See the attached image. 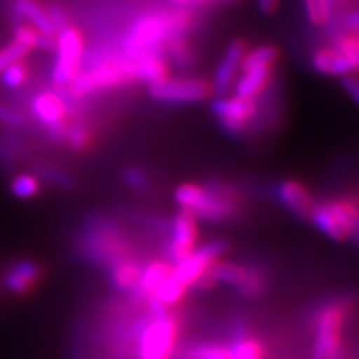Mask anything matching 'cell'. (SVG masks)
<instances>
[{
  "instance_id": "6da1fadb",
  "label": "cell",
  "mask_w": 359,
  "mask_h": 359,
  "mask_svg": "<svg viewBox=\"0 0 359 359\" xmlns=\"http://www.w3.org/2000/svg\"><path fill=\"white\" fill-rule=\"evenodd\" d=\"M188 22L185 12L145 13L137 17L122 40L125 57L135 60L148 53H160L161 45L182 39Z\"/></svg>"
},
{
  "instance_id": "7a4b0ae2",
  "label": "cell",
  "mask_w": 359,
  "mask_h": 359,
  "mask_svg": "<svg viewBox=\"0 0 359 359\" xmlns=\"http://www.w3.org/2000/svg\"><path fill=\"white\" fill-rule=\"evenodd\" d=\"M80 250L90 263L107 268L118 259L132 257V248L122 228L103 217L90 218L85 224L80 235Z\"/></svg>"
},
{
  "instance_id": "3957f363",
  "label": "cell",
  "mask_w": 359,
  "mask_h": 359,
  "mask_svg": "<svg viewBox=\"0 0 359 359\" xmlns=\"http://www.w3.org/2000/svg\"><path fill=\"white\" fill-rule=\"evenodd\" d=\"M309 219L331 240H348L353 236L359 222V200L343 196L314 203Z\"/></svg>"
},
{
  "instance_id": "277c9868",
  "label": "cell",
  "mask_w": 359,
  "mask_h": 359,
  "mask_svg": "<svg viewBox=\"0 0 359 359\" xmlns=\"http://www.w3.org/2000/svg\"><path fill=\"white\" fill-rule=\"evenodd\" d=\"M349 304L344 299H336L323 306L316 318V338H314V359H339L341 334L346 320Z\"/></svg>"
},
{
  "instance_id": "5b68a950",
  "label": "cell",
  "mask_w": 359,
  "mask_h": 359,
  "mask_svg": "<svg viewBox=\"0 0 359 359\" xmlns=\"http://www.w3.org/2000/svg\"><path fill=\"white\" fill-rule=\"evenodd\" d=\"M132 79L130 58H107L95 67L79 72V75L69 83L72 95L83 97L98 90L116 87Z\"/></svg>"
},
{
  "instance_id": "8992f818",
  "label": "cell",
  "mask_w": 359,
  "mask_h": 359,
  "mask_svg": "<svg viewBox=\"0 0 359 359\" xmlns=\"http://www.w3.org/2000/svg\"><path fill=\"white\" fill-rule=\"evenodd\" d=\"M55 60L52 67L53 83L65 87L79 75L83 57V39L75 27H65L55 35Z\"/></svg>"
},
{
  "instance_id": "52a82bcc",
  "label": "cell",
  "mask_w": 359,
  "mask_h": 359,
  "mask_svg": "<svg viewBox=\"0 0 359 359\" xmlns=\"http://www.w3.org/2000/svg\"><path fill=\"white\" fill-rule=\"evenodd\" d=\"M178 336V323L173 316L151 318L140 333L142 359H170Z\"/></svg>"
},
{
  "instance_id": "ba28073f",
  "label": "cell",
  "mask_w": 359,
  "mask_h": 359,
  "mask_svg": "<svg viewBox=\"0 0 359 359\" xmlns=\"http://www.w3.org/2000/svg\"><path fill=\"white\" fill-rule=\"evenodd\" d=\"M188 213L208 223L230 222L238 215V198L230 188L223 185L205 187L200 203Z\"/></svg>"
},
{
  "instance_id": "9c48e42d",
  "label": "cell",
  "mask_w": 359,
  "mask_h": 359,
  "mask_svg": "<svg viewBox=\"0 0 359 359\" xmlns=\"http://www.w3.org/2000/svg\"><path fill=\"white\" fill-rule=\"evenodd\" d=\"M228 245L226 241L223 240H213L205 243L200 248H195L190 255L182 262L173 264L172 275L177 278V280L182 283L185 288H191L195 285L196 280L203 275V273L208 269L210 264L222 257V255L226 251Z\"/></svg>"
},
{
  "instance_id": "30bf717a",
  "label": "cell",
  "mask_w": 359,
  "mask_h": 359,
  "mask_svg": "<svg viewBox=\"0 0 359 359\" xmlns=\"http://www.w3.org/2000/svg\"><path fill=\"white\" fill-rule=\"evenodd\" d=\"M151 97L165 103H195L212 93V85L200 79H163L150 85Z\"/></svg>"
},
{
  "instance_id": "8fae6325",
  "label": "cell",
  "mask_w": 359,
  "mask_h": 359,
  "mask_svg": "<svg viewBox=\"0 0 359 359\" xmlns=\"http://www.w3.org/2000/svg\"><path fill=\"white\" fill-rule=\"evenodd\" d=\"M212 111L217 116L219 125L226 133L238 135L248 127L255 114H257V103L250 98L218 95L212 102Z\"/></svg>"
},
{
  "instance_id": "7c38bea8",
  "label": "cell",
  "mask_w": 359,
  "mask_h": 359,
  "mask_svg": "<svg viewBox=\"0 0 359 359\" xmlns=\"http://www.w3.org/2000/svg\"><path fill=\"white\" fill-rule=\"evenodd\" d=\"M30 111L40 123L48 128L53 138L65 140L67 107L57 93L40 92L30 102Z\"/></svg>"
},
{
  "instance_id": "4fadbf2b",
  "label": "cell",
  "mask_w": 359,
  "mask_h": 359,
  "mask_svg": "<svg viewBox=\"0 0 359 359\" xmlns=\"http://www.w3.org/2000/svg\"><path fill=\"white\" fill-rule=\"evenodd\" d=\"M170 230H172V238L167 246V258L172 264H177L196 248V240H198L196 218L185 210H180L172 219Z\"/></svg>"
},
{
  "instance_id": "5bb4252c",
  "label": "cell",
  "mask_w": 359,
  "mask_h": 359,
  "mask_svg": "<svg viewBox=\"0 0 359 359\" xmlns=\"http://www.w3.org/2000/svg\"><path fill=\"white\" fill-rule=\"evenodd\" d=\"M276 198L290 213L302 219H309L316 203L308 188L296 180H283L278 183Z\"/></svg>"
},
{
  "instance_id": "9a60e30c",
  "label": "cell",
  "mask_w": 359,
  "mask_h": 359,
  "mask_svg": "<svg viewBox=\"0 0 359 359\" xmlns=\"http://www.w3.org/2000/svg\"><path fill=\"white\" fill-rule=\"evenodd\" d=\"M245 52V43L240 42V40H235V42L228 45L217 70H215L212 92L217 93V95H224L226 93V90L235 82Z\"/></svg>"
},
{
  "instance_id": "2e32d148",
  "label": "cell",
  "mask_w": 359,
  "mask_h": 359,
  "mask_svg": "<svg viewBox=\"0 0 359 359\" xmlns=\"http://www.w3.org/2000/svg\"><path fill=\"white\" fill-rule=\"evenodd\" d=\"M40 280V266L32 259H17L4 275V285L11 293L25 294Z\"/></svg>"
},
{
  "instance_id": "e0dca14e",
  "label": "cell",
  "mask_w": 359,
  "mask_h": 359,
  "mask_svg": "<svg viewBox=\"0 0 359 359\" xmlns=\"http://www.w3.org/2000/svg\"><path fill=\"white\" fill-rule=\"evenodd\" d=\"M271 65H259L243 69L240 77L235 79V82L231 85L233 93H235L236 97L255 100V98L266 88L269 79H271Z\"/></svg>"
},
{
  "instance_id": "ac0fdd59",
  "label": "cell",
  "mask_w": 359,
  "mask_h": 359,
  "mask_svg": "<svg viewBox=\"0 0 359 359\" xmlns=\"http://www.w3.org/2000/svg\"><path fill=\"white\" fill-rule=\"evenodd\" d=\"M107 269H109L110 285L114 286L118 293H137L138 281H140L142 275V264L133 257L118 259V262L114 263Z\"/></svg>"
},
{
  "instance_id": "d6986e66",
  "label": "cell",
  "mask_w": 359,
  "mask_h": 359,
  "mask_svg": "<svg viewBox=\"0 0 359 359\" xmlns=\"http://www.w3.org/2000/svg\"><path fill=\"white\" fill-rule=\"evenodd\" d=\"M311 65L313 69L320 72V74L338 75V77H344V75L354 74V72H356L351 62H349L343 53L336 50L333 45L314 52L311 57Z\"/></svg>"
},
{
  "instance_id": "ffe728a7",
  "label": "cell",
  "mask_w": 359,
  "mask_h": 359,
  "mask_svg": "<svg viewBox=\"0 0 359 359\" xmlns=\"http://www.w3.org/2000/svg\"><path fill=\"white\" fill-rule=\"evenodd\" d=\"M13 12H15L17 17H20L22 20L29 22V25L34 27L35 30H39L40 34L52 39L57 35V30L50 22L47 8L40 6L37 0H15V2H13Z\"/></svg>"
},
{
  "instance_id": "44dd1931",
  "label": "cell",
  "mask_w": 359,
  "mask_h": 359,
  "mask_svg": "<svg viewBox=\"0 0 359 359\" xmlns=\"http://www.w3.org/2000/svg\"><path fill=\"white\" fill-rule=\"evenodd\" d=\"M132 79L154 85L168 77V69L160 53H148L145 57L130 60Z\"/></svg>"
},
{
  "instance_id": "7402d4cb",
  "label": "cell",
  "mask_w": 359,
  "mask_h": 359,
  "mask_svg": "<svg viewBox=\"0 0 359 359\" xmlns=\"http://www.w3.org/2000/svg\"><path fill=\"white\" fill-rule=\"evenodd\" d=\"M172 269L173 264L170 262H163V259H154V262L147 263L145 266H142L140 281H138L137 293L133 296L145 299L147 296L154 293L156 286H158L165 278L172 275Z\"/></svg>"
},
{
  "instance_id": "603a6c76",
  "label": "cell",
  "mask_w": 359,
  "mask_h": 359,
  "mask_svg": "<svg viewBox=\"0 0 359 359\" xmlns=\"http://www.w3.org/2000/svg\"><path fill=\"white\" fill-rule=\"evenodd\" d=\"M264 348L258 339L246 336L245 331H236L230 344V359H263Z\"/></svg>"
},
{
  "instance_id": "cb8c5ba5",
  "label": "cell",
  "mask_w": 359,
  "mask_h": 359,
  "mask_svg": "<svg viewBox=\"0 0 359 359\" xmlns=\"http://www.w3.org/2000/svg\"><path fill=\"white\" fill-rule=\"evenodd\" d=\"M182 359H230V346L219 343H195L183 351Z\"/></svg>"
},
{
  "instance_id": "d4e9b609",
  "label": "cell",
  "mask_w": 359,
  "mask_h": 359,
  "mask_svg": "<svg viewBox=\"0 0 359 359\" xmlns=\"http://www.w3.org/2000/svg\"><path fill=\"white\" fill-rule=\"evenodd\" d=\"M185 293H187L185 286H183L173 275H168L158 286H156L151 294H154L160 303H163L165 306L168 308L182 302V298L185 296Z\"/></svg>"
},
{
  "instance_id": "484cf974",
  "label": "cell",
  "mask_w": 359,
  "mask_h": 359,
  "mask_svg": "<svg viewBox=\"0 0 359 359\" xmlns=\"http://www.w3.org/2000/svg\"><path fill=\"white\" fill-rule=\"evenodd\" d=\"M278 58V50L273 45H259L251 52H245L243 60H241V70L250 69V67L271 65Z\"/></svg>"
},
{
  "instance_id": "4316f807",
  "label": "cell",
  "mask_w": 359,
  "mask_h": 359,
  "mask_svg": "<svg viewBox=\"0 0 359 359\" xmlns=\"http://www.w3.org/2000/svg\"><path fill=\"white\" fill-rule=\"evenodd\" d=\"M203 191L205 187L195 185V183H183V185H180L177 190H175L173 196L177 205H180V208L191 212V210L200 203Z\"/></svg>"
},
{
  "instance_id": "83f0119b",
  "label": "cell",
  "mask_w": 359,
  "mask_h": 359,
  "mask_svg": "<svg viewBox=\"0 0 359 359\" xmlns=\"http://www.w3.org/2000/svg\"><path fill=\"white\" fill-rule=\"evenodd\" d=\"M11 190L13 196L22 200H30L37 195L40 190V183L35 175L32 173H20L13 177L11 182Z\"/></svg>"
},
{
  "instance_id": "f1b7e54d",
  "label": "cell",
  "mask_w": 359,
  "mask_h": 359,
  "mask_svg": "<svg viewBox=\"0 0 359 359\" xmlns=\"http://www.w3.org/2000/svg\"><path fill=\"white\" fill-rule=\"evenodd\" d=\"M264 286H266V278H264L263 271L258 268H248V273H246L245 281L238 286V293L245 298H257L264 291Z\"/></svg>"
},
{
  "instance_id": "f546056e",
  "label": "cell",
  "mask_w": 359,
  "mask_h": 359,
  "mask_svg": "<svg viewBox=\"0 0 359 359\" xmlns=\"http://www.w3.org/2000/svg\"><path fill=\"white\" fill-rule=\"evenodd\" d=\"M333 47L351 62L354 69H359V34L346 32L344 35H341V37L334 40Z\"/></svg>"
},
{
  "instance_id": "4dcf8cb0",
  "label": "cell",
  "mask_w": 359,
  "mask_h": 359,
  "mask_svg": "<svg viewBox=\"0 0 359 359\" xmlns=\"http://www.w3.org/2000/svg\"><path fill=\"white\" fill-rule=\"evenodd\" d=\"M304 11L311 24L323 25L331 19L333 13V4L331 0H303Z\"/></svg>"
},
{
  "instance_id": "1f68e13d",
  "label": "cell",
  "mask_w": 359,
  "mask_h": 359,
  "mask_svg": "<svg viewBox=\"0 0 359 359\" xmlns=\"http://www.w3.org/2000/svg\"><path fill=\"white\" fill-rule=\"evenodd\" d=\"M0 74H2L4 85H7L8 88H19L25 83L27 77H29V69H27V65L20 60L8 65L7 69H4Z\"/></svg>"
},
{
  "instance_id": "d6a6232c",
  "label": "cell",
  "mask_w": 359,
  "mask_h": 359,
  "mask_svg": "<svg viewBox=\"0 0 359 359\" xmlns=\"http://www.w3.org/2000/svg\"><path fill=\"white\" fill-rule=\"evenodd\" d=\"M29 52L30 50L25 47V45L17 42V40H12V42L7 43L6 47L0 48V72L7 69L8 65L15 64V62L24 60V57Z\"/></svg>"
},
{
  "instance_id": "836d02e7",
  "label": "cell",
  "mask_w": 359,
  "mask_h": 359,
  "mask_svg": "<svg viewBox=\"0 0 359 359\" xmlns=\"http://www.w3.org/2000/svg\"><path fill=\"white\" fill-rule=\"evenodd\" d=\"M65 140L69 142V145L74 150H83L90 142V133L85 125L82 123H74L70 127H67Z\"/></svg>"
},
{
  "instance_id": "e575fe53",
  "label": "cell",
  "mask_w": 359,
  "mask_h": 359,
  "mask_svg": "<svg viewBox=\"0 0 359 359\" xmlns=\"http://www.w3.org/2000/svg\"><path fill=\"white\" fill-rule=\"evenodd\" d=\"M37 172L40 177L43 180H47V182L53 183V185L57 187H62V188H70L72 187V180L67 177V173L60 172V170H55V168H50V167H39Z\"/></svg>"
},
{
  "instance_id": "d590c367",
  "label": "cell",
  "mask_w": 359,
  "mask_h": 359,
  "mask_svg": "<svg viewBox=\"0 0 359 359\" xmlns=\"http://www.w3.org/2000/svg\"><path fill=\"white\" fill-rule=\"evenodd\" d=\"M123 180L130 188H133V190L142 191L148 187V180L140 168H135V167L127 168L123 172Z\"/></svg>"
},
{
  "instance_id": "8d00e7d4",
  "label": "cell",
  "mask_w": 359,
  "mask_h": 359,
  "mask_svg": "<svg viewBox=\"0 0 359 359\" xmlns=\"http://www.w3.org/2000/svg\"><path fill=\"white\" fill-rule=\"evenodd\" d=\"M24 120L25 118L19 114V111L0 103V123L7 125V127H22V125L25 123Z\"/></svg>"
},
{
  "instance_id": "74e56055",
  "label": "cell",
  "mask_w": 359,
  "mask_h": 359,
  "mask_svg": "<svg viewBox=\"0 0 359 359\" xmlns=\"http://www.w3.org/2000/svg\"><path fill=\"white\" fill-rule=\"evenodd\" d=\"M341 87L348 93V97L359 107V77L349 74L341 77Z\"/></svg>"
},
{
  "instance_id": "f35d334b",
  "label": "cell",
  "mask_w": 359,
  "mask_h": 359,
  "mask_svg": "<svg viewBox=\"0 0 359 359\" xmlns=\"http://www.w3.org/2000/svg\"><path fill=\"white\" fill-rule=\"evenodd\" d=\"M47 13H48V17H50V22L53 24V27H55L57 32H60L62 29L69 27V19H67V13L62 7H58V6L48 7Z\"/></svg>"
},
{
  "instance_id": "ab89813d",
  "label": "cell",
  "mask_w": 359,
  "mask_h": 359,
  "mask_svg": "<svg viewBox=\"0 0 359 359\" xmlns=\"http://www.w3.org/2000/svg\"><path fill=\"white\" fill-rule=\"evenodd\" d=\"M343 29L346 32H356L359 34V8L358 11L349 12L343 19Z\"/></svg>"
},
{
  "instance_id": "60d3db41",
  "label": "cell",
  "mask_w": 359,
  "mask_h": 359,
  "mask_svg": "<svg viewBox=\"0 0 359 359\" xmlns=\"http://www.w3.org/2000/svg\"><path fill=\"white\" fill-rule=\"evenodd\" d=\"M257 4L263 13H273L278 7V0H257Z\"/></svg>"
},
{
  "instance_id": "b9f144b4",
  "label": "cell",
  "mask_w": 359,
  "mask_h": 359,
  "mask_svg": "<svg viewBox=\"0 0 359 359\" xmlns=\"http://www.w3.org/2000/svg\"><path fill=\"white\" fill-rule=\"evenodd\" d=\"M167 2L173 4V6H177V7H182V6H187L188 0H167Z\"/></svg>"
},
{
  "instance_id": "7bdbcfd3",
  "label": "cell",
  "mask_w": 359,
  "mask_h": 359,
  "mask_svg": "<svg viewBox=\"0 0 359 359\" xmlns=\"http://www.w3.org/2000/svg\"><path fill=\"white\" fill-rule=\"evenodd\" d=\"M353 236L356 238L358 240V243H359V222H358V224H356V230H354V233H353Z\"/></svg>"
},
{
  "instance_id": "ee69618b",
  "label": "cell",
  "mask_w": 359,
  "mask_h": 359,
  "mask_svg": "<svg viewBox=\"0 0 359 359\" xmlns=\"http://www.w3.org/2000/svg\"><path fill=\"white\" fill-rule=\"evenodd\" d=\"M188 2H205V0H188Z\"/></svg>"
}]
</instances>
